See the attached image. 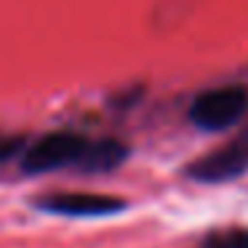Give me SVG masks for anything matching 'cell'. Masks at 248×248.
<instances>
[{
    "label": "cell",
    "instance_id": "1",
    "mask_svg": "<svg viewBox=\"0 0 248 248\" xmlns=\"http://www.w3.org/2000/svg\"><path fill=\"white\" fill-rule=\"evenodd\" d=\"M184 173L198 184H227L248 173V123L230 141L192 160Z\"/></svg>",
    "mask_w": 248,
    "mask_h": 248
},
{
    "label": "cell",
    "instance_id": "2",
    "mask_svg": "<svg viewBox=\"0 0 248 248\" xmlns=\"http://www.w3.org/2000/svg\"><path fill=\"white\" fill-rule=\"evenodd\" d=\"M86 150H88V139L80 134H72V131L46 134L24 150L22 171L24 173H51V171L70 168V166L78 168Z\"/></svg>",
    "mask_w": 248,
    "mask_h": 248
},
{
    "label": "cell",
    "instance_id": "3",
    "mask_svg": "<svg viewBox=\"0 0 248 248\" xmlns=\"http://www.w3.org/2000/svg\"><path fill=\"white\" fill-rule=\"evenodd\" d=\"M248 112V88L221 86L200 93L189 107L192 125L203 131H227L237 125Z\"/></svg>",
    "mask_w": 248,
    "mask_h": 248
},
{
    "label": "cell",
    "instance_id": "4",
    "mask_svg": "<svg viewBox=\"0 0 248 248\" xmlns=\"http://www.w3.org/2000/svg\"><path fill=\"white\" fill-rule=\"evenodd\" d=\"M35 208L56 216H72V219H96V216H112L128 208L123 198L102 192H48L32 200Z\"/></svg>",
    "mask_w": 248,
    "mask_h": 248
},
{
    "label": "cell",
    "instance_id": "5",
    "mask_svg": "<svg viewBox=\"0 0 248 248\" xmlns=\"http://www.w3.org/2000/svg\"><path fill=\"white\" fill-rule=\"evenodd\" d=\"M128 157V147L118 139H99L88 141V150L80 160V171L86 173H107L112 168H118L120 163Z\"/></svg>",
    "mask_w": 248,
    "mask_h": 248
},
{
    "label": "cell",
    "instance_id": "6",
    "mask_svg": "<svg viewBox=\"0 0 248 248\" xmlns=\"http://www.w3.org/2000/svg\"><path fill=\"white\" fill-rule=\"evenodd\" d=\"M200 248H248V227L216 230L200 243Z\"/></svg>",
    "mask_w": 248,
    "mask_h": 248
},
{
    "label": "cell",
    "instance_id": "7",
    "mask_svg": "<svg viewBox=\"0 0 248 248\" xmlns=\"http://www.w3.org/2000/svg\"><path fill=\"white\" fill-rule=\"evenodd\" d=\"M30 144H24V136H0V163H8L11 157L24 155Z\"/></svg>",
    "mask_w": 248,
    "mask_h": 248
}]
</instances>
